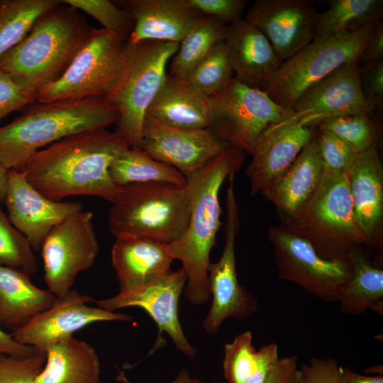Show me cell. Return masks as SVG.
<instances>
[{
	"instance_id": "obj_1",
	"label": "cell",
	"mask_w": 383,
	"mask_h": 383,
	"mask_svg": "<svg viewBox=\"0 0 383 383\" xmlns=\"http://www.w3.org/2000/svg\"><path fill=\"white\" fill-rule=\"evenodd\" d=\"M128 148L115 132H82L38 150L18 170L35 189L53 201L83 195L111 202L121 187L112 180L109 167Z\"/></svg>"
},
{
	"instance_id": "obj_2",
	"label": "cell",
	"mask_w": 383,
	"mask_h": 383,
	"mask_svg": "<svg viewBox=\"0 0 383 383\" xmlns=\"http://www.w3.org/2000/svg\"><path fill=\"white\" fill-rule=\"evenodd\" d=\"M244 159L242 150L229 145L187 179L188 224L182 235L169 245L174 260L182 263L186 274L184 297L193 304H205L211 297L210 253L222 224L219 192L224 181L240 169Z\"/></svg>"
},
{
	"instance_id": "obj_3",
	"label": "cell",
	"mask_w": 383,
	"mask_h": 383,
	"mask_svg": "<svg viewBox=\"0 0 383 383\" xmlns=\"http://www.w3.org/2000/svg\"><path fill=\"white\" fill-rule=\"evenodd\" d=\"M92 29L79 10L62 1L42 14L26 38L0 57V69L36 98L63 74Z\"/></svg>"
},
{
	"instance_id": "obj_4",
	"label": "cell",
	"mask_w": 383,
	"mask_h": 383,
	"mask_svg": "<svg viewBox=\"0 0 383 383\" xmlns=\"http://www.w3.org/2000/svg\"><path fill=\"white\" fill-rule=\"evenodd\" d=\"M38 102V101H37ZM23 113L0 127V162L18 170L46 145L79 133L106 129L116 123V106L104 98L31 104Z\"/></svg>"
},
{
	"instance_id": "obj_5",
	"label": "cell",
	"mask_w": 383,
	"mask_h": 383,
	"mask_svg": "<svg viewBox=\"0 0 383 383\" xmlns=\"http://www.w3.org/2000/svg\"><path fill=\"white\" fill-rule=\"evenodd\" d=\"M282 225L327 260H348L353 252L370 248L355 217L348 172L323 171L313 194Z\"/></svg>"
},
{
	"instance_id": "obj_6",
	"label": "cell",
	"mask_w": 383,
	"mask_h": 383,
	"mask_svg": "<svg viewBox=\"0 0 383 383\" xmlns=\"http://www.w3.org/2000/svg\"><path fill=\"white\" fill-rule=\"evenodd\" d=\"M109 226L113 236L131 233L171 243L185 231L190 215L187 184L122 186L111 202Z\"/></svg>"
},
{
	"instance_id": "obj_7",
	"label": "cell",
	"mask_w": 383,
	"mask_h": 383,
	"mask_svg": "<svg viewBox=\"0 0 383 383\" xmlns=\"http://www.w3.org/2000/svg\"><path fill=\"white\" fill-rule=\"evenodd\" d=\"M179 44L153 40L127 42L123 74L107 100L119 113L114 132L130 148H140L147 111L167 77V66Z\"/></svg>"
},
{
	"instance_id": "obj_8",
	"label": "cell",
	"mask_w": 383,
	"mask_h": 383,
	"mask_svg": "<svg viewBox=\"0 0 383 383\" xmlns=\"http://www.w3.org/2000/svg\"><path fill=\"white\" fill-rule=\"evenodd\" d=\"M377 25L313 38L282 62L264 91L289 110L306 91L327 75L345 64L358 61Z\"/></svg>"
},
{
	"instance_id": "obj_9",
	"label": "cell",
	"mask_w": 383,
	"mask_h": 383,
	"mask_svg": "<svg viewBox=\"0 0 383 383\" xmlns=\"http://www.w3.org/2000/svg\"><path fill=\"white\" fill-rule=\"evenodd\" d=\"M126 45L127 42L116 34L103 28H93L66 71L58 79L42 88L36 101L108 99L123 74Z\"/></svg>"
},
{
	"instance_id": "obj_10",
	"label": "cell",
	"mask_w": 383,
	"mask_h": 383,
	"mask_svg": "<svg viewBox=\"0 0 383 383\" xmlns=\"http://www.w3.org/2000/svg\"><path fill=\"white\" fill-rule=\"evenodd\" d=\"M209 129L222 142L251 154L260 135L285 120L289 110L264 91L233 79L223 90L209 97Z\"/></svg>"
},
{
	"instance_id": "obj_11",
	"label": "cell",
	"mask_w": 383,
	"mask_h": 383,
	"mask_svg": "<svg viewBox=\"0 0 383 383\" xmlns=\"http://www.w3.org/2000/svg\"><path fill=\"white\" fill-rule=\"evenodd\" d=\"M267 238L273 248L277 275L328 302H338L351 273L349 260H327L311 245L282 225L272 226Z\"/></svg>"
},
{
	"instance_id": "obj_12",
	"label": "cell",
	"mask_w": 383,
	"mask_h": 383,
	"mask_svg": "<svg viewBox=\"0 0 383 383\" xmlns=\"http://www.w3.org/2000/svg\"><path fill=\"white\" fill-rule=\"evenodd\" d=\"M89 211L76 212L55 226L41 245L44 280L55 296L68 293L77 275L93 266L99 242Z\"/></svg>"
},
{
	"instance_id": "obj_13",
	"label": "cell",
	"mask_w": 383,
	"mask_h": 383,
	"mask_svg": "<svg viewBox=\"0 0 383 383\" xmlns=\"http://www.w3.org/2000/svg\"><path fill=\"white\" fill-rule=\"evenodd\" d=\"M226 196V221L225 243L220 259L210 262L208 279L212 303L203 328L209 334H215L223 322L229 318L241 320L255 313L256 298L240 285L236 272L235 240L239 229L240 218L235 199L233 179H229Z\"/></svg>"
},
{
	"instance_id": "obj_14",
	"label": "cell",
	"mask_w": 383,
	"mask_h": 383,
	"mask_svg": "<svg viewBox=\"0 0 383 383\" xmlns=\"http://www.w3.org/2000/svg\"><path fill=\"white\" fill-rule=\"evenodd\" d=\"M187 282L182 268L170 270L162 277L133 289L96 301L97 306L110 311L126 307L143 309L158 328L156 340L150 354L162 346V333H166L176 348L184 355L194 357L197 350L188 341L178 316L179 299Z\"/></svg>"
},
{
	"instance_id": "obj_15",
	"label": "cell",
	"mask_w": 383,
	"mask_h": 383,
	"mask_svg": "<svg viewBox=\"0 0 383 383\" xmlns=\"http://www.w3.org/2000/svg\"><path fill=\"white\" fill-rule=\"evenodd\" d=\"M360 87L358 61L345 64L306 91L284 120L313 128L319 122L360 112L371 113Z\"/></svg>"
},
{
	"instance_id": "obj_16",
	"label": "cell",
	"mask_w": 383,
	"mask_h": 383,
	"mask_svg": "<svg viewBox=\"0 0 383 383\" xmlns=\"http://www.w3.org/2000/svg\"><path fill=\"white\" fill-rule=\"evenodd\" d=\"M89 296L71 289L57 297L52 305L36 315L22 328L11 333L19 343L45 351V348L85 326L101 321H130L133 317L122 313L88 306Z\"/></svg>"
},
{
	"instance_id": "obj_17",
	"label": "cell",
	"mask_w": 383,
	"mask_h": 383,
	"mask_svg": "<svg viewBox=\"0 0 383 383\" xmlns=\"http://www.w3.org/2000/svg\"><path fill=\"white\" fill-rule=\"evenodd\" d=\"M228 146L209 128H174L148 114L143 121L140 148L177 170L186 179Z\"/></svg>"
},
{
	"instance_id": "obj_18",
	"label": "cell",
	"mask_w": 383,
	"mask_h": 383,
	"mask_svg": "<svg viewBox=\"0 0 383 383\" xmlns=\"http://www.w3.org/2000/svg\"><path fill=\"white\" fill-rule=\"evenodd\" d=\"M316 14L313 1L257 0L244 18L266 36L284 61L313 39Z\"/></svg>"
},
{
	"instance_id": "obj_19",
	"label": "cell",
	"mask_w": 383,
	"mask_h": 383,
	"mask_svg": "<svg viewBox=\"0 0 383 383\" xmlns=\"http://www.w3.org/2000/svg\"><path fill=\"white\" fill-rule=\"evenodd\" d=\"M4 203L11 224L28 240L34 251L40 250L50 231L70 215L82 210L77 201H53L43 195L18 170H8Z\"/></svg>"
},
{
	"instance_id": "obj_20",
	"label": "cell",
	"mask_w": 383,
	"mask_h": 383,
	"mask_svg": "<svg viewBox=\"0 0 383 383\" xmlns=\"http://www.w3.org/2000/svg\"><path fill=\"white\" fill-rule=\"evenodd\" d=\"M313 128L285 121L269 126L258 137L245 174L252 196L262 194L293 163L311 140Z\"/></svg>"
},
{
	"instance_id": "obj_21",
	"label": "cell",
	"mask_w": 383,
	"mask_h": 383,
	"mask_svg": "<svg viewBox=\"0 0 383 383\" xmlns=\"http://www.w3.org/2000/svg\"><path fill=\"white\" fill-rule=\"evenodd\" d=\"M355 217L370 248L382 246L383 166L378 143L359 153L348 172Z\"/></svg>"
},
{
	"instance_id": "obj_22",
	"label": "cell",
	"mask_w": 383,
	"mask_h": 383,
	"mask_svg": "<svg viewBox=\"0 0 383 383\" xmlns=\"http://www.w3.org/2000/svg\"><path fill=\"white\" fill-rule=\"evenodd\" d=\"M223 42L234 79L264 91L283 62L266 36L243 18L227 26Z\"/></svg>"
},
{
	"instance_id": "obj_23",
	"label": "cell",
	"mask_w": 383,
	"mask_h": 383,
	"mask_svg": "<svg viewBox=\"0 0 383 383\" xmlns=\"http://www.w3.org/2000/svg\"><path fill=\"white\" fill-rule=\"evenodd\" d=\"M121 4L134 22L129 43L153 40L178 43L204 16L189 0H128Z\"/></svg>"
},
{
	"instance_id": "obj_24",
	"label": "cell",
	"mask_w": 383,
	"mask_h": 383,
	"mask_svg": "<svg viewBox=\"0 0 383 383\" xmlns=\"http://www.w3.org/2000/svg\"><path fill=\"white\" fill-rule=\"evenodd\" d=\"M114 237L111 262L119 292L146 284L171 270L174 258L169 243L126 233Z\"/></svg>"
},
{
	"instance_id": "obj_25",
	"label": "cell",
	"mask_w": 383,
	"mask_h": 383,
	"mask_svg": "<svg viewBox=\"0 0 383 383\" xmlns=\"http://www.w3.org/2000/svg\"><path fill=\"white\" fill-rule=\"evenodd\" d=\"M323 172L314 131L289 167L261 194L275 207L282 221L300 209L318 187Z\"/></svg>"
},
{
	"instance_id": "obj_26",
	"label": "cell",
	"mask_w": 383,
	"mask_h": 383,
	"mask_svg": "<svg viewBox=\"0 0 383 383\" xmlns=\"http://www.w3.org/2000/svg\"><path fill=\"white\" fill-rule=\"evenodd\" d=\"M147 114L172 127L206 129L209 125V97L184 79L167 74Z\"/></svg>"
},
{
	"instance_id": "obj_27",
	"label": "cell",
	"mask_w": 383,
	"mask_h": 383,
	"mask_svg": "<svg viewBox=\"0 0 383 383\" xmlns=\"http://www.w3.org/2000/svg\"><path fill=\"white\" fill-rule=\"evenodd\" d=\"M30 276L0 265V327L11 333L50 308L57 298L48 289L36 287Z\"/></svg>"
},
{
	"instance_id": "obj_28",
	"label": "cell",
	"mask_w": 383,
	"mask_h": 383,
	"mask_svg": "<svg viewBox=\"0 0 383 383\" xmlns=\"http://www.w3.org/2000/svg\"><path fill=\"white\" fill-rule=\"evenodd\" d=\"M45 353L33 383H100V360L89 343L70 336L48 345Z\"/></svg>"
},
{
	"instance_id": "obj_29",
	"label": "cell",
	"mask_w": 383,
	"mask_h": 383,
	"mask_svg": "<svg viewBox=\"0 0 383 383\" xmlns=\"http://www.w3.org/2000/svg\"><path fill=\"white\" fill-rule=\"evenodd\" d=\"M348 260L352 273L338 303L341 313L359 315L383 303V270L372 262L365 249L353 252Z\"/></svg>"
},
{
	"instance_id": "obj_30",
	"label": "cell",
	"mask_w": 383,
	"mask_h": 383,
	"mask_svg": "<svg viewBox=\"0 0 383 383\" xmlns=\"http://www.w3.org/2000/svg\"><path fill=\"white\" fill-rule=\"evenodd\" d=\"M328 4L326 11L316 14L313 38L353 32L382 21V0H331Z\"/></svg>"
},
{
	"instance_id": "obj_31",
	"label": "cell",
	"mask_w": 383,
	"mask_h": 383,
	"mask_svg": "<svg viewBox=\"0 0 383 383\" xmlns=\"http://www.w3.org/2000/svg\"><path fill=\"white\" fill-rule=\"evenodd\" d=\"M109 174L120 187L156 182L187 184V179L180 172L152 158L140 148H128L119 154L112 162Z\"/></svg>"
},
{
	"instance_id": "obj_32",
	"label": "cell",
	"mask_w": 383,
	"mask_h": 383,
	"mask_svg": "<svg viewBox=\"0 0 383 383\" xmlns=\"http://www.w3.org/2000/svg\"><path fill=\"white\" fill-rule=\"evenodd\" d=\"M227 26L210 16L199 18L179 44L170 60L167 74L185 79L193 68L224 40Z\"/></svg>"
},
{
	"instance_id": "obj_33",
	"label": "cell",
	"mask_w": 383,
	"mask_h": 383,
	"mask_svg": "<svg viewBox=\"0 0 383 383\" xmlns=\"http://www.w3.org/2000/svg\"><path fill=\"white\" fill-rule=\"evenodd\" d=\"M60 0H0V57L21 43L37 19Z\"/></svg>"
},
{
	"instance_id": "obj_34",
	"label": "cell",
	"mask_w": 383,
	"mask_h": 383,
	"mask_svg": "<svg viewBox=\"0 0 383 383\" xmlns=\"http://www.w3.org/2000/svg\"><path fill=\"white\" fill-rule=\"evenodd\" d=\"M233 79L234 72L223 41L215 46L184 79L210 97L226 88Z\"/></svg>"
},
{
	"instance_id": "obj_35",
	"label": "cell",
	"mask_w": 383,
	"mask_h": 383,
	"mask_svg": "<svg viewBox=\"0 0 383 383\" xmlns=\"http://www.w3.org/2000/svg\"><path fill=\"white\" fill-rule=\"evenodd\" d=\"M316 126L333 133L358 152L368 149L378 140L379 128L370 113L338 116L322 121Z\"/></svg>"
},
{
	"instance_id": "obj_36",
	"label": "cell",
	"mask_w": 383,
	"mask_h": 383,
	"mask_svg": "<svg viewBox=\"0 0 383 383\" xmlns=\"http://www.w3.org/2000/svg\"><path fill=\"white\" fill-rule=\"evenodd\" d=\"M0 265L31 275L37 260L28 240L10 222L0 206Z\"/></svg>"
},
{
	"instance_id": "obj_37",
	"label": "cell",
	"mask_w": 383,
	"mask_h": 383,
	"mask_svg": "<svg viewBox=\"0 0 383 383\" xmlns=\"http://www.w3.org/2000/svg\"><path fill=\"white\" fill-rule=\"evenodd\" d=\"M256 365V350L250 331L238 335L224 346L223 370L228 383H245Z\"/></svg>"
},
{
	"instance_id": "obj_38",
	"label": "cell",
	"mask_w": 383,
	"mask_h": 383,
	"mask_svg": "<svg viewBox=\"0 0 383 383\" xmlns=\"http://www.w3.org/2000/svg\"><path fill=\"white\" fill-rule=\"evenodd\" d=\"M64 4L82 11L98 21L103 28L128 42L134 27L131 15L109 0H63Z\"/></svg>"
},
{
	"instance_id": "obj_39",
	"label": "cell",
	"mask_w": 383,
	"mask_h": 383,
	"mask_svg": "<svg viewBox=\"0 0 383 383\" xmlns=\"http://www.w3.org/2000/svg\"><path fill=\"white\" fill-rule=\"evenodd\" d=\"M313 129L318 144L323 171L349 172L360 152L333 133L316 126Z\"/></svg>"
},
{
	"instance_id": "obj_40",
	"label": "cell",
	"mask_w": 383,
	"mask_h": 383,
	"mask_svg": "<svg viewBox=\"0 0 383 383\" xmlns=\"http://www.w3.org/2000/svg\"><path fill=\"white\" fill-rule=\"evenodd\" d=\"M45 360L44 350L24 357L0 353V383H33Z\"/></svg>"
},
{
	"instance_id": "obj_41",
	"label": "cell",
	"mask_w": 383,
	"mask_h": 383,
	"mask_svg": "<svg viewBox=\"0 0 383 383\" xmlns=\"http://www.w3.org/2000/svg\"><path fill=\"white\" fill-rule=\"evenodd\" d=\"M204 16L216 18L226 26L243 18L248 5L245 0H189Z\"/></svg>"
},
{
	"instance_id": "obj_42",
	"label": "cell",
	"mask_w": 383,
	"mask_h": 383,
	"mask_svg": "<svg viewBox=\"0 0 383 383\" xmlns=\"http://www.w3.org/2000/svg\"><path fill=\"white\" fill-rule=\"evenodd\" d=\"M35 101V96L26 93L8 73L0 69V120Z\"/></svg>"
},
{
	"instance_id": "obj_43",
	"label": "cell",
	"mask_w": 383,
	"mask_h": 383,
	"mask_svg": "<svg viewBox=\"0 0 383 383\" xmlns=\"http://www.w3.org/2000/svg\"><path fill=\"white\" fill-rule=\"evenodd\" d=\"M361 90L366 102L374 111L383 105V61L360 65Z\"/></svg>"
},
{
	"instance_id": "obj_44",
	"label": "cell",
	"mask_w": 383,
	"mask_h": 383,
	"mask_svg": "<svg viewBox=\"0 0 383 383\" xmlns=\"http://www.w3.org/2000/svg\"><path fill=\"white\" fill-rule=\"evenodd\" d=\"M303 383H341V366L333 357H312L299 369Z\"/></svg>"
},
{
	"instance_id": "obj_45",
	"label": "cell",
	"mask_w": 383,
	"mask_h": 383,
	"mask_svg": "<svg viewBox=\"0 0 383 383\" xmlns=\"http://www.w3.org/2000/svg\"><path fill=\"white\" fill-rule=\"evenodd\" d=\"M279 359L277 344L272 343L261 347L256 351L255 367L245 383H265Z\"/></svg>"
},
{
	"instance_id": "obj_46",
	"label": "cell",
	"mask_w": 383,
	"mask_h": 383,
	"mask_svg": "<svg viewBox=\"0 0 383 383\" xmlns=\"http://www.w3.org/2000/svg\"><path fill=\"white\" fill-rule=\"evenodd\" d=\"M383 61V24L380 21L361 52L358 62L360 65Z\"/></svg>"
},
{
	"instance_id": "obj_47",
	"label": "cell",
	"mask_w": 383,
	"mask_h": 383,
	"mask_svg": "<svg viewBox=\"0 0 383 383\" xmlns=\"http://www.w3.org/2000/svg\"><path fill=\"white\" fill-rule=\"evenodd\" d=\"M297 370L296 355L279 358L265 383H289Z\"/></svg>"
},
{
	"instance_id": "obj_48",
	"label": "cell",
	"mask_w": 383,
	"mask_h": 383,
	"mask_svg": "<svg viewBox=\"0 0 383 383\" xmlns=\"http://www.w3.org/2000/svg\"><path fill=\"white\" fill-rule=\"evenodd\" d=\"M36 350L35 348L19 343L11 333H7L0 327V353L24 357L33 355Z\"/></svg>"
},
{
	"instance_id": "obj_49",
	"label": "cell",
	"mask_w": 383,
	"mask_h": 383,
	"mask_svg": "<svg viewBox=\"0 0 383 383\" xmlns=\"http://www.w3.org/2000/svg\"><path fill=\"white\" fill-rule=\"evenodd\" d=\"M341 383H383V374L364 375L341 366Z\"/></svg>"
},
{
	"instance_id": "obj_50",
	"label": "cell",
	"mask_w": 383,
	"mask_h": 383,
	"mask_svg": "<svg viewBox=\"0 0 383 383\" xmlns=\"http://www.w3.org/2000/svg\"><path fill=\"white\" fill-rule=\"evenodd\" d=\"M118 381L123 383H131L126 377L123 371L119 370L117 377ZM169 383H221L218 381L206 382L196 377H192L186 369H182L177 377Z\"/></svg>"
},
{
	"instance_id": "obj_51",
	"label": "cell",
	"mask_w": 383,
	"mask_h": 383,
	"mask_svg": "<svg viewBox=\"0 0 383 383\" xmlns=\"http://www.w3.org/2000/svg\"><path fill=\"white\" fill-rule=\"evenodd\" d=\"M8 170L0 162V201H4L8 189Z\"/></svg>"
},
{
	"instance_id": "obj_52",
	"label": "cell",
	"mask_w": 383,
	"mask_h": 383,
	"mask_svg": "<svg viewBox=\"0 0 383 383\" xmlns=\"http://www.w3.org/2000/svg\"><path fill=\"white\" fill-rule=\"evenodd\" d=\"M365 372L368 374H374L375 375L383 374L382 366L375 365L370 367H367L365 370Z\"/></svg>"
},
{
	"instance_id": "obj_53",
	"label": "cell",
	"mask_w": 383,
	"mask_h": 383,
	"mask_svg": "<svg viewBox=\"0 0 383 383\" xmlns=\"http://www.w3.org/2000/svg\"><path fill=\"white\" fill-rule=\"evenodd\" d=\"M289 383H303L301 373L300 370H299V368L296 371L294 375L293 376Z\"/></svg>"
}]
</instances>
